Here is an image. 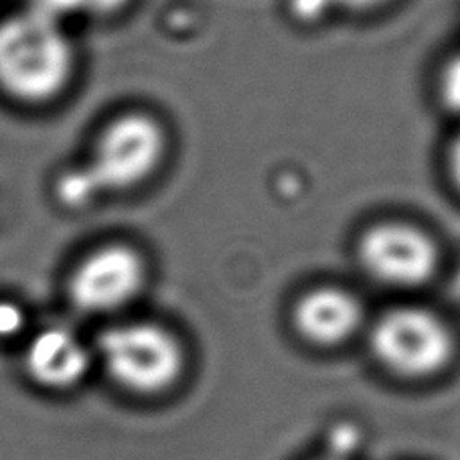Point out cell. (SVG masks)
I'll return each instance as SVG.
<instances>
[{"label": "cell", "instance_id": "obj_10", "mask_svg": "<svg viewBox=\"0 0 460 460\" xmlns=\"http://www.w3.org/2000/svg\"><path fill=\"white\" fill-rule=\"evenodd\" d=\"M25 324V314L21 308L6 300H0V337H14Z\"/></svg>", "mask_w": 460, "mask_h": 460}, {"label": "cell", "instance_id": "obj_6", "mask_svg": "<svg viewBox=\"0 0 460 460\" xmlns=\"http://www.w3.org/2000/svg\"><path fill=\"white\" fill-rule=\"evenodd\" d=\"M145 274V261L137 252L110 245L79 264L69 284L71 300L85 313L116 311L142 290Z\"/></svg>", "mask_w": 460, "mask_h": 460}, {"label": "cell", "instance_id": "obj_11", "mask_svg": "<svg viewBox=\"0 0 460 460\" xmlns=\"http://www.w3.org/2000/svg\"><path fill=\"white\" fill-rule=\"evenodd\" d=\"M292 9L303 19H316L331 9V0H292Z\"/></svg>", "mask_w": 460, "mask_h": 460}, {"label": "cell", "instance_id": "obj_14", "mask_svg": "<svg viewBox=\"0 0 460 460\" xmlns=\"http://www.w3.org/2000/svg\"><path fill=\"white\" fill-rule=\"evenodd\" d=\"M450 163H452V172H455V179L458 181V185H460V138L455 142V146H452Z\"/></svg>", "mask_w": 460, "mask_h": 460}, {"label": "cell", "instance_id": "obj_4", "mask_svg": "<svg viewBox=\"0 0 460 460\" xmlns=\"http://www.w3.org/2000/svg\"><path fill=\"white\" fill-rule=\"evenodd\" d=\"M371 345L387 369L411 379L438 374L455 351L447 324L422 308H400L385 314L376 324Z\"/></svg>", "mask_w": 460, "mask_h": 460}, {"label": "cell", "instance_id": "obj_2", "mask_svg": "<svg viewBox=\"0 0 460 460\" xmlns=\"http://www.w3.org/2000/svg\"><path fill=\"white\" fill-rule=\"evenodd\" d=\"M164 134L153 118L130 114L104 132L96 156L84 171L63 181L67 201L84 203L100 191H122L146 181L163 161Z\"/></svg>", "mask_w": 460, "mask_h": 460}, {"label": "cell", "instance_id": "obj_16", "mask_svg": "<svg viewBox=\"0 0 460 460\" xmlns=\"http://www.w3.org/2000/svg\"><path fill=\"white\" fill-rule=\"evenodd\" d=\"M329 460H341V458H329Z\"/></svg>", "mask_w": 460, "mask_h": 460}, {"label": "cell", "instance_id": "obj_9", "mask_svg": "<svg viewBox=\"0 0 460 460\" xmlns=\"http://www.w3.org/2000/svg\"><path fill=\"white\" fill-rule=\"evenodd\" d=\"M442 98L444 104L455 112H460V55L456 59H452L447 69L442 74Z\"/></svg>", "mask_w": 460, "mask_h": 460}, {"label": "cell", "instance_id": "obj_15", "mask_svg": "<svg viewBox=\"0 0 460 460\" xmlns=\"http://www.w3.org/2000/svg\"><path fill=\"white\" fill-rule=\"evenodd\" d=\"M456 287H458V290H460V276H458V282H456Z\"/></svg>", "mask_w": 460, "mask_h": 460}, {"label": "cell", "instance_id": "obj_5", "mask_svg": "<svg viewBox=\"0 0 460 460\" xmlns=\"http://www.w3.org/2000/svg\"><path fill=\"white\" fill-rule=\"evenodd\" d=\"M359 258L374 279L392 287H418L436 270L434 242L406 224H382L369 229L359 243Z\"/></svg>", "mask_w": 460, "mask_h": 460}, {"label": "cell", "instance_id": "obj_3", "mask_svg": "<svg viewBox=\"0 0 460 460\" xmlns=\"http://www.w3.org/2000/svg\"><path fill=\"white\" fill-rule=\"evenodd\" d=\"M98 351L108 376L134 394L153 395L169 390L185 367L179 341L148 323L106 331Z\"/></svg>", "mask_w": 460, "mask_h": 460}, {"label": "cell", "instance_id": "obj_1", "mask_svg": "<svg viewBox=\"0 0 460 460\" xmlns=\"http://www.w3.org/2000/svg\"><path fill=\"white\" fill-rule=\"evenodd\" d=\"M74 74V49L47 14L0 22V90L27 104L53 100Z\"/></svg>", "mask_w": 460, "mask_h": 460}, {"label": "cell", "instance_id": "obj_13", "mask_svg": "<svg viewBox=\"0 0 460 460\" xmlns=\"http://www.w3.org/2000/svg\"><path fill=\"white\" fill-rule=\"evenodd\" d=\"M82 3L92 6L93 11H114L120 4H124L126 0H82Z\"/></svg>", "mask_w": 460, "mask_h": 460}, {"label": "cell", "instance_id": "obj_12", "mask_svg": "<svg viewBox=\"0 0 460 460\" xmlns=\"http://www.w3.org/2000/svg\"><path fill=\"white\" fill-rule=\"evenodd\" d=\"M384 3L385 0H331V6H343L349 11H367Z\"/></svg>", "mask_w": 460, "mask_h": 460}, {"label": "cell", "instance_id": "obj_7", "mask_svg": "<svg viewBox=\"0 0 460 460\" xmlns=\"http://www.w3.org/2000/svg\"><path fill=\"white\" fill-rule=\"evenodd\" d=\"M27 376L49 392L75 387L90 369V353L74 332L45 329L31 341L25 355Z\"/></svg>", "mask_w": 460, "mask_h": 460}, {"label": "cell", "instance_id": "obj_8", "mask_svg": "<svg viewBox=\"0 0 460 460\" xmlns=\"http://www.w3.org/2000/svg\"><path fill=\"white\" fill-rule=\"evenodd\" d=\"M298 331L316 345L343 343L361 323L357 298L339 288H319L300 300L295 313Z\"/></svg>", "mask_w": 460, "mask_h": 460}]
</instances>
